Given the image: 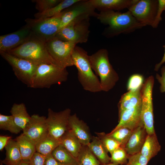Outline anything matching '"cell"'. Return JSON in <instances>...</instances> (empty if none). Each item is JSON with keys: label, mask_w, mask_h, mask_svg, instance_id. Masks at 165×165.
<instances>
[{"label": "cell", "mask_w": 165, "mask_h": 165, "mask_svg": "<svg viewBox=\"0 0 165 165\" xmlns=\"http://www.w3.org/2000/svg\"><path fill=\"white\" fill-rule=\"evenodd\" d=\"M97 18L102 24L108 26L103 32L107 37L130 33L144 27L128 10L123 13L114 10L101 11Z\"/></svg>", "instance_id": "cell-1"}, {"label": "cell", "mask_w": 165, "mask_h": 165, "mask_svg": "<svg viewBox=\"0 0 165 165\" xmlns=\"http://www.w3.org/2000/svg\"><path fill=\"white\" fill-rule=\"evenodd\" d=\"M7 52L38 66L43 64L59 65L50 54L46 42L33 34L30 39L23 44Z\"/></svg>", "instance_id": "cell-2"}, {"label": "cell", "mask_w": 165, "mask_h": 165, "mask_svg": "<svg viewBox=\"0 0 165 165\" xmlns=\"http://www.w3.org/2000/svg\"><path fill=\"white\" fill-rule=\"evenodd\" d=\"M72 59L74 65L78 70L79 80L83 89L93 93L101 91L100 80L93 71L87 52L76 46L73 51Z\"/></svg>", "instance_id": "cell-3"}, {"label": "cell", "mask_w": 165, "mask_h": 165, "mask_svg": "<svg viewBox=\"0 0 165 165\" xmlns=\"http://www.w3.org/2000/svg\"><path fill=\"white\" fill-rule=\"evenodd\" d=\"M89 59L93 70L100 78L102 91H109L115 86L119 77L109 62L108 50L101 49L89 55Z\"/></svg>", "instance_id": "cell-4"}, {"label": "cell", "mask_w": 165, "mask_h": 165, "mask_svg": "<svg viewBox=\"0 0 165 165\" xmlns=\"http://www.w3.org/2000/svg\"><path fill=\"white\" fill-rule=\"evenodd\" d=\"M68 73L66 68L53 64L38 65L34 75L32 88H49L53 85L66 81Z\"/></svg>", "instance_id": "cell-5"}, {"label": "cell", "mask_w": 165, "mask_h": 165, "mask_svg": "<svg viewBox=\"0 0 165 165\" xmlns=\"http://www.w3.org/2000/svg\"><path fill=\"white\" fill-rule=\"evenodd\" d=\"M90 17L78 18L61 29L55 37L62 41L71 42L76 44L86 42L90 31Z\"/></svg>", "instance_id": "cell-6"}, {"label": "cell", "mask_w": 165, "mask_h": 165, "mask_svg": "<svg viewBox=\"0 0 165 165\" xmlns=\"http://www.w3.org/2000/svg\"><path fill=\"white\" fill-rule=\"evenodd\" d=\"M0 53L11 66L17 79L28 87L32 88L34 77L38 65L7 52Z\"/></svg>", "instance_id": "cell-7"}, {"label": "cell", "mask_w": 165, "mask_h": 165, "mask_svg": "<svg viewBox=\"0 0 165 165\" xmlns=\"http://www.w3.org/2000/svg\"><path fill=\"white\" fill-rule=\"evenodd\" d=\"M154 78L151 75L145 81L141 89V116L148 134L156 133L154 128L152 93Z\"/></svg>", "instance_id": "cell-8"}, {"label": "cell", "mask_w": 165, "mask_h": 165, "mask_svg": "<svg viewBox=\"0 0 165 165\" xmlns=\"http://www.w3.org/2000/svg\"><path fill=\"white\" fill-rule=\"evenodd\" d=\"M61 13L42 19H27V25L34 35L46 42L54 38L59 31Z\"/></svg>", "instance_id": "cell-9"}, {"label": "cell", "mask_w": 165, "mask_h": 165, "mask_svg": "<svg viewBox=\"0 0 165 165\" xmlns=\"http://www.w3.org/2000/svg\"><path fill=\"white\" fill-rule=\"evenodd\" d=\"M48 51L52 58L64 68L74 65L72 54L75 43L62 41L54 38L46 42Z\"/></svg>", "instance_id": "cell-10"}, {"label": "cell", "mask_w": 165, "mask_h": 165, "mask_svg": "<svg viewBox=\"0 0 165 165\" xmlns=\"http://www.w3.org/2000/svg\"><path fill=\"white\" fill-rule=\"evenodd\" d=\"M158 0H138L128 9L139 23L144 27H152L156 18Z\"/></svg>", "instance_id": "cell-11"}, {"label": "cell", "mask_w": 165, "mask_h": 165, "mask_svg": "<svg viewBox=\"0 0 165 165\" xmlns=\"http://www.w3.org/2000/svg\"><path fill=\"white\" fill-rule=\"evenodd\" d=\"M95 9L90 0H80L61 13L60 30L79 17L97 18L98 13L95 12Z\"/></svg>", "instance_id": "cell-12"}, {"label": "cell", "mask_w": 165, "mask_h": 165, "mask_svg": "<svg viewBox=\"0 0 165 165\" xmlns=\"http://www.w3.org/2000/svg\"><path fill=\"white\" fill-rule=\"evenodd\" d=\"M71 112L68 108L58 112L49 108L46 118L49 134L59 141L69 130L68 120Z\"/></svg>", "instance_id": "cell-13"}, {"label": "cell", "mask_w": 165, "mask_h": 165, "mask_svg": "<svg viewBox=\"0 0 165 165\" xmlns=\"http://www.w3.org/2000/svg\"><path fill=\"white\" fill-rule=\"evenodd\" d=\"M33 35L27 25L14 32L0 36V52H8L23 44Z\"/></svg>", "instance_id": "cell-14"}, {"label": "cell", "mask_w": 165, "mask_h": 165, "mask_svg": "<svg viewBox=\"0 0 165 165\" xmlns=\"http://www.w3.org/2000/svg\"><path fill=\"white\" fill-rule=\"evenodd\" d=\"M23 130V133L36 144L49 133L46 117L38 114L32 115Z\"/></svg>", "instance_id": "cell-15"}, {"label": "cell", "mask_w": 165, "mask_h": 165, "mask_svg": "<svg viewBox=\"0 0 165 165\" xmlns=\"http://www.w3.org/2000/svg\"><path fill=\"white\" fill-rule=\"evenodd\" d=\"M142 102L138 105L125 111L119 117V123L112 130L121 127L127 128L133 130L144 126L141 116Z\"/></svg>", "instance_id": "cell-16"}, {"label": "cell", "mask_w": 165, "mask_h": 165, "mask_svg": "<svg viewBox=\"0 0 165 165\" xmlns=\"http://www.w3.org/2000/svg\"><path fill=\"white\" fill-rule=\"evenodd\" d=\"M69 130H71L83 145H88L92 138L87 125L78 117L76 114L70 115L68 120Z\"/></svg>", "instance_id": "cell-17"}, {"label": "cell", "mask_w": 165, "mask_h": 165, "mask_svg": "<svg viewBox=\"0 0 165 165\" xmlns=\"http://www.w3.org/2000/svg\"><path fill=\"white\" fill-rule=\"evenodd\" d=\"M147 134L144 126L139 127L132 130L129 140L123 147L129 156L140 152Z\"/></svg>", "instance_id": "cell-18"}, {"label": "cell", "mask_w": 165, "mask_h": 165, "mask_svg": "<svg viewBox=\"0 0 165 165\" xmlns=\"http://www.w3.org/2000/svg\"><path fill=\"white\" fill-rule=\"evenodd\" d=\"M138 0H90L95 9L100 12L106 10L119 11L128 9Z\"/></svg>", "instance_id": "cell-19"}, {"label": "cell", "mask_w": 165, "mask_h": 165, "mask_svg": "<svg viewBox=\"0 0 165 165\" xmlns=\"http://www.w3.org/2000/svg\"><path fill=\"white\" fill-rule=\"evenodd\" d=\"M141 89L128 91L122 95L118 104L119 117L125 111L141 103Z\"/></svg>", "instance_id": "cell-20"}, {"label": "cell", "mask_w": 165, "mask_h": 165, "mask_svg": "<svg viewBox=\"0 0 165 165\" xmlns=\"http://www.w3.org/2000/svg\"><path fill=\"white\" fill-rule=\"evenodd\" d=\"M6 156L2 161L6 165H19L23 161L18 143L15 139H10L5 147Z\"/></svg>", "instance_id": "cell-21"}, {"label": "cell", "mask_w": 165, "mask_h": 165, "mask_svg": "<svg viewBox=\"0 0 165 165\" xmlns=\"http://www.w3.org/2000/svg\"><path fill=\"white\" fill-rule=\"evenodd\" d=\"M18 145L23 161L29 162L36 152L35 143L22 133L15 139Z\"/></svg>", "instance_id": "cell-22"}, {"label": "cell", "mask_w": 165, "mask_h": 165, "mask_svg": "<svg viewBox=\"0 0 165 165\" xmlns=\"http://www.w3.org/2000/svg\"><path fill=\"white\" fill-rule=\"evenodd\" d=\"M60 145L64 147L77 158L82 145L73 133L69 130L59 140Z\"/></svg>", "instance_id": "cell-23"}, {"label": "cell", "mask_w": 165, "mask_h": 165, "mask_svg": "<svg viewBox=\"0 0 165 165\" xmlns=\"http://www.w3.org/2000/svg\"><path fill=\"white\" fill-rule=\"evenodd\" d=\"M161 149L156 133L147 134L140 153L149 160L156 155Z\"/></svg>", "instance_id": "cell-24"}, {"label": "cell", "mask_w": 165, "mask_h": 165, "mask_svg": "<svg viewBox=\"0 0 165 165\" xmlns=\"http://www.w3.org/2000/svg\"><path fill=\"white\" fill-rule=\"evenodd\" d=\"M101 165L110 163V157L101 142L97 137H92L91 141L87 145Z\"/></svg>", "instance_id": "cell-25"}, {"label": "cell", "mask_w": 165, "mask_h": 165, "mask_svg": "<svg viewBox=\"0 0 165 165\" xmlns=\"http://www.w3.org/2000/svg\"><path fill=\"white\" fill-rule=\"evenodd\" d=\"M10 112L16 125L23 130L31 118L25 104L23 103L14 104Z\"/></svg>", "instance_id": "cell-26"}, {"label": "cell", "mask_w": 165, "mask_h": 165, "mask_svg": "<svg viewBox=\"0 0 165 165\" xmlns=\"http://www.w3.org/2000/svg\"><path fill=\"white\" fill-rule=\"evenodd\" d=\"M60 145L59 140L48 134L35 144L36 152L46 156Z\"/></svg>", "instance_id": "cell-27"}, {"label": "cell", "mask_w": 165, "mask_h": 165, "mask_svg": "<svg viewBox=\"0 0 165 165\" xmlns=\"http://www.w3.org/2000/svg\"><path fill=\"white\" fill-rule=\"evenodd\" d=\"M52 154L61 165H80L77 159L61 145L53 150Z\"/></svg>", "instance_id": "cell-28"}, {"label": "cell", "mask_w": 165, "mask_h": 165, "mask_svg": "<svg viewBox=\"0 0 165 165\" xmlns=\"http://www.w3.org/2000/svg\"><path fill=\"white\" fill-rule=\"evenodd\" d=\"M80 0H62L56 6L46 11L35 15V19H42L55 16Z\"/></svg>", "instance_id": "cell-29"}, {"label": "cell", "mask_w": 165, "mask_h": 165, "mask_svg": "<svg viewBox=\"0 0 165 165\" xmlns=\"http://www.w3.org/2000/svg\"><path fill=\"white\" fill-rule=\"evenodd\" d=\"M77 159L80 165H100V164L87 145H82Z\"/></svg>", "instance_id": "cell-30"}, {"label": "cell", "mask_w": 165, "mask_h": 165, "mask_svg": "<svg viewBox=\"0 0 165 165\" xmlns=\"http://www.w3.org/2000/svg\"><path fill=\"white\" fill-rule=\"evenodd\" d=\"M132 130L126 127H121L112 130L107 134L116 140L123 147L129 140Z\"/></svg>", "instance_id": "cell-31"}, {"label": "cell", "mask_w": 165, "mask_h": 165, "mask_svg": "<svg viewBox=\"0 0 165 165\" xmlns=\"http://www.w3.org/2000/svg\"><path fill=\"white\" fill-rule=\"evenodd\" d=\"M0 129L8 130L15 134L19 133L22 130L16 125L11 115L6 116L1 114H0Z\"/></svg>", "instance_id": "cell-32"}, {"label": "cell", "mask_w": 165, "mask_h": 165, "mask_svg": "<svg viewBox=\"0 0 165 165\" xmlns=\"http://www.w3.org/2000/svg\"><path fill=\"white\" fill-rule=\"evenodd\" d=\"M108 152L110 154L121 146L120 144L104 132L96 133Z\"/></svg>", "instance_id": "cell-33"}, {"label": "cell", "mask_w": 165, "mask_h": 165, "mask_svg": "<svg viewBox=\"0 0 165 165\" xmlns=\"http://www.w3.org/2000/svg\"><path fill=\"white\" fill-rule=\"evenodd\" d=\"M111 155L110 163L119 165H126L127 163L129 155L123 147H119Z\"/></svg>", "instance_id": "cell-34"}, {"label": "cell", "mask_w": 165, "mask_h": 165, "mask_svg": "<svg viewBox=\"0 0 165 165\" xmlns=\"http://www.w3.org/2000/svg\"><path fill=\"white\" fill-rule=\"evenodd\" d=\"M62 0H34L35 7L39 13L46 11L58 5Z\"/></svg>", "instance_id": "cell-35"}, {"label": "cell", "mask_w": 165, "mask_h": 165, "mask_svg": "<svg viewBox=\"0 0 165 165\" xmlns=\"http://www.w3.org/2000/svg\"><path fill=\"white\" fill-rule=\"evenodd\" d=\"M144 82L143 76L139 74H134L129 78L127 84L128 90H134L141 87Z\"/></svg>", "instance_id": "cell-36"}, {"label": "cell", "mask_w": 165, "mask_h": 165, "mask_svg": "<svg viewBox=\"0 0 165 165\" xmlns=\"http://www.w3.org/2000/svg\"><path fill=\"white\" fill-rule=\"evenodd\" d=\"M150 160L140 152L129 155L126 165H147Z\"/></svg>", "instance_id": "cell-37"}, {"label": "cell", "mask_w": 165, "mask_h": 165, "mask_svg": "<svg viewBox=\"0 0 165 165\" xmlns=\"http://www.w3.org/2000/svg\"><path fill=\"white\" fill-rule=\"evenodd\" d=\"M165 10V0H158V6L157 13L152 27L156 28L162 20L161 14Z\"/></svg>", "instance_id": "cell-38"}, {"label": "cell", "mask_w": 165, "mask_h": 165, "mask_svg": "<svg viewBox=\"0 0 165 165\" xmlns=\"http://www.w3.org/2000/svg\"><path fill=\"white\" fill-rule=\"evenodd\" d=\"M46 156L36 152L29 162V165H45Z\"/></svg>", "instance_id": "cell-39"}, {"label": "cell", "mask_w": 165, "mask_h": 165, "mask_svg": "<svg viewBox=\"0 0 165 165\" xmlns=\"http://www.w3.org/2000/svg\"><path fill=\"white\" fill-rule=\"evenodd\" d=\"M161 76L156 74V78L160 84V90L161 93H165V66H163L161 69Z\"/></svg>", "instance_id": "cell-40"}, {"label": "cell", "mask_w": 165, "mask_h": 165, "mask_svg": "<svg viewBox=\"0 0 165 165\" xmlns=\"http://www.w3.org/2000/svg\"><path fill=\"white\" fill-rule=\"evenodd\" d=\"M45 165H61L53 157L52 154L46 156Z\"/></svg>", "instance_id": "cell-41"}, {"label": "cell", "mask_w": 165, "mask_h": 165, "mask_svg": "<svg viewBox=\"0 0 165 165\" xmlns=\"http://www.w3.org/2000/svg\"><path fill=\"white\" fill-rule=\"evenodd\" d=\"M12 138L11 136H0V150L2 151L5 148L9 140Z\"/></svg>", "instance_id": "cell-42"}, {"label": "cell", "mask_w": 165, "mask_h": 165, "mask_svg": "<svg viewBox=\"0 0 165 165\" xmlns=\"http://www.w3.org/2000/svg\"><path fill=\"white\" fill-rule=\"evenodd\" d=\"M164 49V53L163 56L161 61L158 63L156 64L155 66L154 70L157 71L160 68L161 65L165 62V45L163 46Z\"/></svg>", "instance_id": "cell-43"}, {"label": "cell", "mask_w": 165, "mask_h": 165, "mask_svg": "<svg viewBox=\"0 0 165 165\" xmlns=\"http://www.w3.org/2000/svg\"><path fill=\"white\" fill-rule=\"evenodd\" d=\"M19 165H29V162L23 161Z\"/></svg>", "instance_id": "cell-44"}, {"label": "cell", "mask_w": 165, "mask_h": 165, "mask_svg": "<svg viewBox=\"0 0 165 165\" xmlns=\"http://www.w3.org/2000/svg\"><path fill=\"white\" fill-rule=\"evenodd\" d=\"M118 165V164H114V163H111L110 162V163H108L107 164H105V165Z\"/></svg>", "instance_id": "cell-45"}]
</instances>
